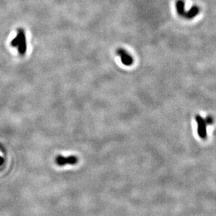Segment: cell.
<instances>
[{
  "mask_svg": "<svg viewBox=\"0 0 216 216\" xmlns=\"http://www.w3.org/2000/svg\"><path fill=\"white\" fill-rule=\"evenodd\" d=\"M117 54L120 57L121 62L124 65L130 66L133 64L134 59L125 49L119 48L117 51Z\"/></svg>",
  "mask_w": 216,
  "mask_h": 216,
  "instance_id": "obj_1",
  "label": "cell"
},
{
  "mask_svg": "<svg viewBox=\"0 0 216 216\" xmlns=\"http://www.w3.org/2000/svg\"><path fill=\"white\" fill-rule=\"evenodd\" d=\"M77 162L78 157L74 155L69 156L67 157L58 155L56 158V163L59 166H64L66 164H76Z\"/></svg>",
  "mask_w": 216,
  "mask_h": 216,
  "instance_id": "obj_2",
  "label": "cell"
},
{
  "mask_svg": "<svg viewBox=\"0 0 216 216\" xmlns=\"http://www.w3.org/2000/svg\"><path fill=\"white\" fill-rule=\"evenodd\" d=\"M3 163H4V159L1 157H0V166H1Z\"/></svg>",
  "mask_w": 216,
  "mask_h": 216,
  "instance_id": "obj_5",
  "label": "cell"
},
{
  "mask_svg": "<svg viewBox=\"0 0 216 216\" xmlns=\"http://www.w3.org/2000/svg\"><path fill=\"white\" fill-rule=\"evenodd\" d=\"M0 149H1V151H3V152H4V150H3V148H2V147H1V145H0Z\"/></svg>",
  "mask_w": 216,
  "mask_h": 216,
  "instance_id": "obj_6",
  "label": "cell"
},
{
  "mask_svg": "<svg viewBox=\"0 0 216 216\" xmlns=\"http://www.w3.org/2000/svg\"><path fill=\"white\" fill-rule=\"evenodd\" d=\"M176 8L179 16L185 17L186 11L185 9V1L183 0H178L176 3Z\"/></svg>",
  "mask_w": 216,
  "mask_h": 216,
  "instance_id": "obj_3",
  "label": "cell"
},
{
  "mask_svg": "<svg viewBox=\"0 0 216 216\" xmlns=\"http://www.w3.org/2000/svg\"><path fill=\"white\" fill-rule=\"evenodd\" d=\"M199 12V9L197 7H196V6H194V7H192V8L189 10V11L186 12L184 18L187 19H192L193 18H194V17L198 14Z\"/></svg>",
  "mask_w": 216,
  "mask_h": 216,
  "instance_id": "obj_4",
  "label": "cell"
}]
</instances>
